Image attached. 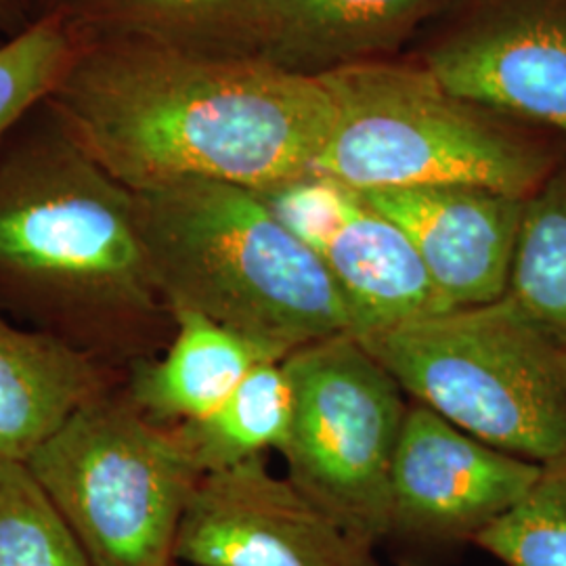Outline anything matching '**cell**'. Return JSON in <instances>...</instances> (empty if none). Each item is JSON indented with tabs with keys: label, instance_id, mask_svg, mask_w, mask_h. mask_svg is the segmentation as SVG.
Returning a JSON list of instances; mask_svg holds the SVG:
<instances>
[{
	"label": "cell",
	"instance_id": "obj_7",
	"mask_svg": "<svg viewBox=\"0 0 566 566\" xmlns=\"http://www.w3.org/2000/svg\"><path fill=\"white\" fill-rule=\"evenodd\" d=\"M294 420L280 453L287 481L367 546L390 533V476L403 428V388L340 334L290 353Z\"/></svg>",
	"mask_w": 566,
	"mask_h": 566
},
{
	"label": "cell",
	"instance_id": "obj_19",
	"mask_svg": "<svg viewBox=\"0 0 566 566\" xmlns=\"http://www.w3.org/2000/svg\"><path fill=\"white\" fill-rule=\"evenodd\" d=\"M0 566H93L23 462L0 460Z\"/></svg>",
	"mask_w": 566,
	"mask_h": 566
},
{
	"label": "cell",
	"instance_id": "obj_8",
	"mask_svg": "<svg viewBox=\"0 0 566 566\" xmlns=\"http://www.w3.org/2000/svg\"><path fill=\"white\" fill-rule=\"evenodd\" d=\"M544 464L486 446L430 407L407 405L390 476L386 544L418 566L474 544L539 481Z\"/></svg>",
	"mask_w": 566,
	"mask_h": 566
},
{
	"label": "cell",
	"instance_id": "obj_13",
	"mask_svg": "<svg viewBox=\"0 0 566 566\" xmlns=\"http://www.w3.org/2000/svg\"><path fill=\"white\" fill-rule=\"evenodd\" d=\"M126 374L0 313V460L23 462Z\"/></svg>",
	"mask_w": 566,
	"mask_h": 566
},
{
	"label": "cell",
	"instance_id": "obj_17",
	"mask_svg": "<svg viewBox=\"0 0 566 566\" xmlns=\"http://www.w3.org/2000/svg\"><path fill=\"white\" fill-rule=\"evenodd\" d=\"M294 420V386L283 361L256 365L210 416L170 426L200 474L280 451Z\"/></svg>",
	"mask_w": 566,
	"mask_h": 566
},
{
	"label": "cell",
	"instance_id": "obj_11",
	"mask_svg": "<svg viewBox=\"0 0 566 566\" xmlns=\"http://www.w3.org/2000/svg\"><path fill=\"white\" fill-rule=\"evenodd\" d=\"M424 67L458 99L566 139V0H483Z\"/></svg>",
	"mask_w": 566,
	"mask_h": 566
},
{
	"label": "cell",
	"instance_id": "obj_10",
	"mask_svg": "<svg viewBox=\"0 0 566 566\" xmlns=\"http://www.w3.org/2000/svg\"><path fill=\"white\" fill-rule=\"evenodd\" d=\"M175 560L187 566H380L264 455L202 474L182 512Z\"/></svg>",
	"mask_w": 566,
	"mask_h": 566
},
{
	"label": "cell",
	"instance_id": "obj_2",
	"mask_svg": "<svg viewBox=\"0 0 566 566\" xmlns=\"http://www.w3.org/2000/svg\"><path fill=\"white\" fill-rule=\"evenodd\" d=\"M0 313L124 374L175 324L133 189L57 120L0 156Z\"/></svg>",
	"mask_w": 566,
	"mask_h": 566
},
{
	"label": "cell",
	"instance_id": "obj_6",
	"mask_svg": "<svg viewBox=\"0 0 566 566\" xmlns=\"http://www.w3.org/2000/svg\"><path fill=\"white\" fill-rule=\"evenodd\" d=\"M25 465L93 566H175L182 512L200 481L170 426L122 386L81 407Z\"/></svg>",
	"mask_w": 566,
	"mask_h": 566
},
{
	"label": "cell",
	"instance_id": "obj_1",
	"mask_svg": "<svg viewBox=\"0 0 566 566\" xmlns=\"http://www.w3.org/2000/svg\"><path fill=\"white\" fill-rule=\"evenodd\" d=\"M49 102L63 130L133 191L298 179L313 172L334 120L317 74L112 34L78 49Z\"/></svg>",
	"mask_w": 566,
	"mask_h": 566
},
{
	"label": "cell",
	"instance_id": "obj_20",
	"mask_svg": "<svg viewBox=\"0 0 566 566\" xmlns=\"http://www.w3.org/2000/svg\"><path fill=\"white\" fill-rule=\"evenodd\" d=\"M81 44L61 13L0 44V145L36 103L51 99Z\"/></svg>",
	"mask_w": 566,
	"mask_h": 566
},
{
	"label": "cell",
	"instance_id": "obj_3",
	"mask_svg": "<svg viewBox=\"0 0 566 566\" xmlns=\"http://www.w3.org/2000/svg\"><path fill=\"white\" fill-rule=\"evenodd\" d=\"M133 193L149 271L170 311L202 313L277 359L355 334L324 263L254 189L189 179Z\"/></svg>",
	"mask_w": 566,
	"mask_h": 566
},
{
	"label": "cell",
	"instance_id": "obj_14",
	"mask_svg": "<svg viewBox=\"0 0 566 566\" xmlns=\"http://www.w3.org/2000/svg\"><path fill=\"white\" fill-rule=\"evenodd\" d=\"M175 329L163 357L130 365L122 390L163 426L202 420L263 361H283L242 334L189 308H172Z\"/></svg>",
	"mask_w": 566,
	"mask_h": 566
},
{
	"label": "cell",
	"instance_id": "obj_5",
	"mask_svg": "<svg viewBox=\"0 0 566 566\" xmlns=\"http://www.w3.org/2000/svg\"><path fill=\"white\" fill-rule=\"evenodd\" d=\"M413 401L486 446L566 460V353L500 298L355 334Z\"/></svg>",
	"mask_w": 566,
	"mask_h": 566
},
{
	"label": "cell",
	"instance_id": "obj_9",
	"mask_svg": "<svg viewBox=\"0 0 566 566\" xmlns=\"http://www.w3.org/2000/svg\"><path fill=\"white\" fill-rule=\"evenodd\" d=\"M254 191L324 263L350 311L355 334L453 308L401 227L361 191L315 172Z\"/></svg>",
	"mask_w": 566,
	"mask_h": 566
},
{
	"label": "cell",
	"instance_id": "obj_16",
	"mask_svg": "<svg viewBox=\"0 0 566 566\" xmlns=\"http://www.w3.org/2000/svg\"><path fill=\"white\" fill-rule=\"evenodd\" d=\"M112 36L166 49L263 57L275 36L277 0H95Z\"/></svg>",
	"mask_w": 566,
	"mask_h": 566
},
{
	"label": "cell",
	"instance_id": "obj_18",
	"mask_svg": "<svg viewBox=\"0 0 566 566\" xmlns=\"http://www.w3.org/2000/svg\"><path fill=\"white\" fill-rule=\"evenodd\" d=\"M506 296L566 353V166L526 198Z\"/></svg>",
	"mask_w": 566,
	"mask_h": 566
},
{
	"label": "cell",
	"instance_id": "obj_15",
	"mask_svg": "<svg viewBox=\"0 0 566 566\" xmlns=\"http://www.w3.org/2000/svg\"><path fill=\"white\" fill-rule=\"evenodd\" d=\"M439 0H277L266 60L304 74L359 63L399 41Z\"/></svg>",
	"mask_w": 566,
	"mask_h": 566
},
{
	"label": "cell",
	"instance_id": "obj_22",
	"mask_svg": "<svg viewBox=\"0 0 566 566\" xmlns=\"http://www.w3.org/2000/svg\"><path fill=\"white\" fill-rule=\"evenodd\" d=\"M565 365H566V357H565Z\"/></svg>",
	"mask_w": 566,
	"mask_h": 566
},
{
	"label": "cell",
	"instance_id": "obj_4",
	"mask_svg": "<svg viewBox=\"0 0 566 566\" xmlns=\"http://www.w3.org/2000/svg\"><path fill=\"white\" fill-rule=\"evenodd\" d=\"M317 76L334 120L313 172L357 191L455 185L526 200L556 170L542 145L458 99L426 67L359 61Z\"/></svg>",
	"mask_w": 566,
	"mask_h": 566
},
{
	"label": "cell",
	"instance_id": "obj_21",
	"mask_svg": "<svg viewBox=\"0 0 566 566\" xmlns=\"http://www.w3.org/2000/svg\"><path fill=\"white\" fill-rule=\"evenodd\" d=\"M474 546L504 566H566V460L544 465L539 481Z\"/></svg>",
	"mask_w": 566,
	"mask_h": 566
},
{
	"label": "cell",
	"instance_id": "obj_23",
	"mask_svg": "<svg viewBox=\"0 0 566 566\" xmlns=\"http://www.w3.org/2000/svg\"><path fill=\"white\" fill-rule=\"evenodd\" d=\"M175 566H177V565H175Z\"/></svg>",
	"mask_w": 566,
	"mask_h": 566
},
{
	"label": "cell",
	"instance_id": "obj_12",
	"mask_svg": "<svg viewBox=\"0 0 566 566\" xmlns=\"http://www.w3.org/2000/svg\"><path fill=\"white\" fill-rule=\"evenodd\" d=\"M361 193L401 227L451 306L506 296L525 198L455 185Z\"/></svg>",
	"mask_w": 566,
	"mask_h": 566
}]
</instances>
